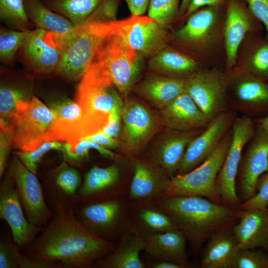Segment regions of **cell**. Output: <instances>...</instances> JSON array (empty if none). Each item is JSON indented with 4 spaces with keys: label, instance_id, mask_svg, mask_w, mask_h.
Segmentation results:
<instances>
[{
    "label": "cell",
    "instance_id": "1",
    "mask_svg": "<svg viewBox=\"0 0 268 268\" xmlns=\"http://www.w3.org/2000/svg\"><path fill=\"white\" fill-rule=\"evenodd\" d=\"M53 215L23 254L61 263L64 268H91L116 243L101 238L76 217L74 209L55 206Z\"/></svg>",
    "mask_w": 268,
    "mask_h": 268
},
{
    "label": "cell",
    "instance_id": "2",
    "mask_svg": "<svg viewBox=\"0 0 268 268\" xmlns=\"http://www.w3.org/2000/svg\"><path fill=\"white\" fill-rule=\"evenodd\" d=\"M153 201L195 245L221 230L233 227L243 212L199 196H163Z\"/></svg>",
    "mask_w": 268,
    "mask_h": 268
},
{
    "label": "cell",
    "instance_id": "3",
    "mask_svg": "<svg viewBox=\"0 0 268 268\" xmlns=\"http://www.w3.org/2000/svg\"><path fill=\"white\" fill-rule=\"evenodd\" d=\"M104 37L91 63L100 67L120 95L126 97L135 85L141 70L140 56L123 33L110 23L100 24Z\"/></svg>",
    "mask_w": 268,
    "mask_h": 268
},
{
    "label": "cell",
    "instance_id": "4",
    "mask_svg": "<svg viewBox=\"0 0 268 268\" xmlns=\"http://www.w3.org/2000/svg\"><path fill=\"white\" fill-rule=\"evenodd\" d=\"M56 116L49 106L33 96L19 102L6 124L12 147L27 151L37 148L48 138L56 121Z\"/></svg>",
    "mask_w": 268,
    "mask_h": 268
},
{
    "label": "cell",
    "instance_id": "5",
    "mask_svg": "<svg viewBox=\"0 0 268 268\" xmlns=\"http://www.w3.org/2000/svg\"><path fill=\"white\" fill-rule=\"evenodd\" d=\"M231 135V131L227 133L214 152L200 165L185 174L170 178L163 196H199L221 203L216 181L229 149Z\"/></svg>",
    "mask_w": 268,
    "mask_h": 268
},
{
    "label": "cell",
    "instance_id": "6",
    "mask_svg": "<svg viewBox=\"0 0 268 268\" xmlns=\"http://www.w3.org/2000/svg\"><path fill=\"white\" fill-rule=\"evenodd\" d=\"M118 91L103 70L91 63L80 79L74 101L85 116L102 130L113 109L124 103Z\"/></svg>",
    "mask_w": 268,
    "mask_h": 268
},
{
    "label": "cell",
    "instance_id": "7",
    "mask_svg": "<svg viewBox=\"0 0 268 268\" xmlns=\"http://www.w3.org/2000/svg\"><path fill=\"white\" fill-rule=\"evenodd\" d=\"M74 213L90 231L113 242L119 239L131 222L129 204L123 197L80 202L74 208Z\"/></svg>",
    "mask_w": 268,
    "mask_h": 268
},
{
    "label": "cell",
    "instance_id": "8",
    "mask_svg": "<svg viewBox=\"0 0 268 268\" xmlns=\"http://www.w3.org/2000/svg\"><path fill=\"white\" fill-rule=\"evenodd\" d=\"M66 36L40 28L31 30L18 52L28 72L39 76L57 74Z\"/></svg>",
    "mask_w": 268,
    "mask_h": 268
},
{
    "label": "cell",
    "instance_id": "9",
    "mask_svg": "<svg viewBox=\"0 0 268 268\" xmlns=\"http://www.w3.org/2000/svg\"><path fill=\"white\" fill-rule=\"evenodd\" d=\"M104 37L91 25L76 26L65 38L57 74L69 81L80 79Z\"/></svg>",
    "mask_w": 268,
    "mask_h": 268
},
{
    "label": "cell",
    "instance_id": "10",
    "mask_svg": "<svg viewBox=\"0 0 268 268\" xmlns=\"http://www.w3.org/2000/svg\"><path fill=\"white\" fill-rule=\"evenodd\" d=\"M231 133L230 146L217 177L216 187L223 204L238 208L241 203L236 180L243 150L255 134L254 123L247 117L237 118L233 121Z\"/></svg>",
    "mask_w": 268,
    "mask_h": 268
},
{
    "label": "cell",
    "instance_id": "11",
    "mask_svg": "<svg viewBox=\"0 0 268 268\" xmlns=\"http://www.w3.org/2000/svg\"><path fill=\"white\" fill-rule=\"evenodd\" d=\"M6 173L14 183L27 219L33 225L42 228L54 212L47 203L42 185L36 175L28 170L15 154L8 164Z\"/></svg>",
    "mask_w": 268,
    "mask_h": 268
},
{
    "label": "cell",
    "instance_id": "12",
    "mask_svg": "<svg viewBox=\"0 0 268 268\" xmlns=\"http://www.w3.org/2000/svg\"><path fill=\"white\" fill-rule=\"evenodd\" d=\"M0 217L9 226L13 241L20 251L30 245L42 228L27 219L14 183L7 173L0 185Z\"/></svg>",
    "mask_w": 268,
    "mask_h": 268
},
{
    "label": "cell",
    "instance_id": "13",
    "mask_svg": "<svg viewBox=\"0 0 268 268\" xmlns=\"http://www.w3.org/2000/svg\"><path fill=\"white\" fill-rule=\"evenodd\" d=\"M111 23L123 33L140 56L152 57L166 48L167 38L164 27L148 16L132 15Z\"/></svg>",
    "mask_w": 268,
    "mask_h": 268
},
{
    "label": "cell",
    "instance_id": "14",
    "mask_svg": "<svg viewBox=\"0 0 268 268\" xmlns=\"http://www.w3.org/2000/svg\"><path fill=\"white\" fill-rule=\"evenodd\" d=\"M122 120L120 136L124 148L129 154H134L156 131V119L144 105L135 99H129L124 103Z\"/></svg>",
    "mask_w": 268,
    "mask_h": 268
},
{
    "label": "cell",
    "instance_id": "15",
    "mask_svg": "<svg viewBox=\"0 0 268 268\" xmlns=\"http://www.w3.org/2000/svg\"><path fill=\"white\" fill-rule=\"evenodd\" d=\"M234 121L233 114L224 112L188 144L177 174H185L207 159L216 150Z\"/></svg>",
    "mask_w": 268,
    "mask_h": 268
},
{
    "label": "cell",
    "instance_id": "16",
    "mask_svg": "<svg viewBox=\"0 0 268 268\" xmlns=\"http://www.w3.org/2000/svg\"><path fill=\"white\" fill-rule=\"evenodd\" d=\"M122 171L116 163L92 166L84 175L78 195L80 202L88 203L122 198L129 189L123 184Z\"/></svg>",
    "mask_w": 268,
    "mask_h": 268
},
{
    "label": "cell",
    "instance_id": "17",
    "mask_svg": "<svg viewBox=\"0 0 268 268\" xmlns=\"http://www.w3.org/2000/svg\"><path fill=\"white\" fill-rule=\"evenodd\" d=\"M83 179L80 171L65 160L49 173L42 187L52 210L57 206L74 209L79 204Z\"/></svg>",
    "mask_w": 268,
    "mask_h": 268
},
{
    "label": "cell",
    "instance_id": "18",
    "mask_svg": "<svg viewBox=\"0 0 268 268\" xmlns=\"http://www.w3.org/2000/svg\"><path fill=\"white\" fill-rule=\"evenodd\" d=\"M239 193L246 201L257 192L260 177L268 171V133L259 127L241 162Z\"/></svg>",
    "mask_w": 268,
    "mask_h": 268
},
{
    "label": "cell",
    "instance_id": "19",
    "mask_svg": "<svg viewBox=\"0 0 268 268\" xmlns=\"http://www.w3.org/2000/svg\"><path fill=\"white\" fill-rule=\"evenodd\" d=\"M185 91L211 121L224 112L222 80L216 73L201 72L185 79Z\"/></svg>",
    "mask_w": 268,
    "mask_h": 268
},
{
    "label": "cell",
    "instance_id": "20",
    "mask_svg": "<svg viewBox=\"0 0 268 268\" xmlns=\"http://www.w3.org/2000/svg\"><path fill=\"white\" fill-rule=\"evenodd\" d=\"M131 163L133 176L129 199L134 202L153 201L163 197L170 178L149 160L134 158Z\"/></svg>",
    "mask_w": 268,
    "mask_h": 268
},
{
    "label": "cell",
    "instance_id": "21",
    "mask_svg": "<svg viewBox=\"0 0 268 268\" xmlns=\"http://www.w3.org/2000/svg\"><path fill=\"white\" fill-rule=\"evenodd\" d=\"M145 235L131 221L113 251L95 264L99 268H144L140 258L144 251Z\"/></svg>",
    "mask_w": 268,
    "mask_h": 268
},
{
    "label": "cell",
    "instance_id": "22",
    "mask_svg": "<svg viewBox=\"0 0 268 268\" xmlns=\"http://www.w3.org/2000/svg\"><path fill=\"white\" fill-rule=\"evenodd\" d=\"M163 123L170 130H203L210 121L185 92L160 110Z\"/></svg>",
    "mask_w": 268,
    "mask_h": 268
},
{
    "label": "cell",
    "instance_id": "23",
    "mask_svg": "<svg viewBox=\"0 0 268 268\" xmlns=\"http://www.w3.org/2000/svg\"><path fill=\"white\" fill-rule=\"evenodd\" d=\"M171 131L152 151L148 159L169 178L177 174L188 144L202 131Z\"/></svg>",
    "mask_w": 268,
    "mask_h": 268
},
{
    "label": "cell",
    "instance_id": "24",
    "mask_svg": "<svg viewBox=\"0 0 268 268\" xmlns=\"http://www.w3.org/2000/svg\"><path fill=\"white\" fill-rule=\"evenodd\" d=\"M32 74L1 68L0 86V126L6 124L19 102L33 95Z\"/></svg>",
    "mask_w": 268,
    "mask_h": 268
},
{
    "label": "cell",
    "instance_id": "25",
    "mask_svg": "<svg viewBox=\"0 0 268 268\" xmlns=\"http://www.w3.org/2000/svg\"><path fill=\"white\" fill-rule=\"evenodd\" d=\"M242 210L232 227L239 249H268V208Z\"/></svg>",
    "mask_w": 268,
    "mask_h": 268
},
{
    "label": "cell",
    "instance_id": "26",
    "mask_svg": "<svg viewBox=\"0 0 268 268\" xmlns=\"http://www.w3.org/2000/svg\"><path fill=\"white\" fill-rule=\"evenodd\" d=\"M186 238L178 229L148 234L145 235L144 251L159 261L171 262L187 268L189 264Z\"/></svg>",
    "mask_w": 268,
    "mask_h": 268
},
{
    "label": "cell",
    "instance_id": "27",
    "mask_svg": "<svg viewBox=\"0 0 268 268\" xmlns=\"http://www.w3.org/2000/svg\"><path fill=\"white\" fill-rule=\"evenodd\" d=\"M135 92L161 110L185 91V79L149 74L137 84Z\"/></svg>",
    "mask_w": 268,
    "mask_h": 268
},
{
    "label": "cell",
    "instance_id": "28",
    "mask_svg": "<svg viewBox=\"0 0 268 268\" xmlns=\"http://www.w3.org/2000/svg\"><path fill=\"white\" fill-rule=\"evenodd\" d=\"M252 20L238 0H229L224 27V42L227 66H234L237 52L246 34L252 27Z\"/></svg>",
    "mask_w": 268,
    "mask_h": 268
},
{
    "label": "cell",
    "instance_id": "29",
    "mask_svg": "<svg viewBox=\"0 0 268 268\" xmlns=\"http://www.w3.org/2000/svg\"><path fill=\"white\" fill-rule=\"evenodd\" d=\"M239 250L232 227L221 230L209 238L201 266L203 268H233Z\"/></svg>",
    "mask_w": 268,
    "mask_h": 268
},
{
    "label": "cell",
    "instance_id": "30",
    "mask_svg": "<svg viewBox=\"0 0 268 268\" xmlns=\"http://www.w3.org/2000/svg\"><path fill=\"white\" fill-rule=\"evenodd\" d=\"M129 206L131 221L145 235L178 229L173 219L153 201L131 202Z\"/></svg>",
    "mask_w": 268,
    "mask_h": 268
},
{
    "label": "cell",
    "instance_id": "31",
    "mask_svg": "<svg viewBox=\"0 0 268 268\" xmlns=\"http://www.w3.org/2000/svg\"><path fill=\"white\" fill-rule=\"evenodd\" d=\"M24 1L29 19L36 28L67 35L75 28L70 20L50 9L42 0Z\"/></svg>",
    "mask_w": 268,
    "mask_h": 268
},
{
    "label": "cell",
    "instance_id": "32",
    "mask_svg": "<svg viewBox=\"0 0 268 268\" xmlns=\"http://www.w3.org/2000/svg\"><path fill=\"white\" fill-rule=\"evenodd\" d=\"M216 7L207 6L191 14L186 24L175 33V39L189 44L202 43L214 27L216 19Z\"/></svg>",
    "mask_w": 268,
    "mask_h": 268
},
{
    "label": "cell",
    "instance_id": "33",
    "mask_svg": "<svg viewBox=\"0 0 268 268\" xmlns=\"http://www.w3.org/2000/svg\"><path fill=\"white\" fill-rule=\"evenodd\" d=\"M148 65L156 72L177 78L190 73L197 66L191 58L166 48L151 57Z\"/></svg>",
    "mask_w": 268,
    "mask_h": 268
},
{
    "label": "cell",
    "instance_id": "34",
    "mask_svg": "<svg viewBox=\"0 0 268 268\" xmlns=\"http://www.w3.org/2000/svg\"><path fill=\"white\" fill-rule=\"evenodd\" d=\"M102 0H42L51 10L70 20L76 26L82 25Z\"/></svg>",
    "mask_w": 268,
    "mask_h": 268
},
{
    "label": "cell",
    "instance_id": "35",
    "mask_svg": "<svg viewBox=\"0 0 268 268\" xmlns=\"http://www.w3.org/2000/svg\"><path fill=\"white\" fill-rule=\"evenodd\" d=\"M263 78L247 79L241 81L236 89L239 100L261 111L268 110V83Z\"/></svg>",
    "mask_w": 268,
    "mask_h": 268
},
{
    "label": "cell",
    "instance_id": "36",
    "mask_svg": "<svg viewBox=\"0 0 268 268\" xmlns=\"http://www.w3.org/2000/svg\"><path fill=\"white\" fill-rule=\"evenodd\" d=\"M0 19L9 29L25 31L32 29L24 0H0Z\"/></svg>",
    "mask_w": 268,
    "mask_h": 268
},
{
    "label": "cell",
    "instance_id": "37",
    "mask_svg": "<svg viewBox=\"0 0 268 268\" xmlns=\"http://www.w3.org/2000/svg\"><path fill=\"white\" fill-rule=\"evenodd\" d=\"M30 30L21 31L11 29L3 26L0 27V63L9 67H13L16 55Z\"/></svg>",
    "mask_w": 268,
    "mask_h": 268
},
{
    "label": "cell",
    "instance_id": "38",
    "mask_svg": "<svg viewBox=\"0 0 268 268\" xmlns=\"http://www.w3.org/2000/svg\"><path fill=\"white\" fill-rule=\"evenodd\" d=\"M91 149L96 150L106 158L114 159L116 157V153L109 149L86 139L79 141L72 148H70L69 144L64 141L62 153L65 161L71 165H78L83 163L88 158Z\"/></svg>",
    "mask_w": 268,
    "mask_h": 268
},
{
    "label": "cell",
    "instance_id": "39",
    "mask_svg": "<svg viewBox=\"0 0 268 268\" xmlns=\"http://www.w3.org/2000/svg\"><path fill=\"white\" fill-rule=\"evenodd\" d=\"M180 0H150L148 16L165 27L179 14Z\"/></svg>",
    "mask_w": 268,
    "mask_h": 268
},
{
    "label": "cell",
    "instance_id": "40",
    "mask_svg": "<svg viewBox=\"0 0 268 268\" xmlns=\"http://www.w3.org/2000/svg\"><path fill=\"white\" fill-rule=\"evenodd\" d=\"M63 142L59 140L44 141L35 150L27 151L18 150L13 153L28 170L37 175L38 164L44 155L52 150L62 152Z\"/></svg>",
    "mask_w": 268,
    "mask_h": 268
},
{
    "label": "cell",
    "instance_id": "41",
    "mask_svg": "<svg viewBox=\"0 0 268 268\" xmlns=\"http://www.w3.org/2000/svg\"><path fill=\"white\" fill-rule=\"evenodd\" d=\"M233 268H268V256L256 249L240 250Z\"/></svg>",
    "mask_w": 268,
    "mask_h": 268
},
{
    "label": "cell",
    "instance_id": "42",
    "mask_svg": "<svg viewBox=\"0 0 268 268\" xmlns=\"http://www.w3.org/2000/svg\"><path fill=\"white\" fill-rule=\"evenodd\" d=\"M120 1V0H102L88 17L84 24L107 23L117 20Z\"/></svg>",
    "mask_w": 268,
    "mask_h": 268
},
{
    "label": "cell",
    "instance_id": "43",
    "mask_svg": "<svg viewBox=\"0 0 268 268\" xmlns=\"http://www.w3.org/2000/svg\"><path fill=\"white\" fill-rule=\"evenodd\" d=\"M10 236L0 240V268H18L21 253Z\"/></svg>",
    "mask_w": 268,
    "mask_h": 268
},
{
    "label": "cell",
    "instance_id": "44",
    "mask_svg": "<svg viewBox=\"0 0 268 268\" xmlns=\"http://www.w3.org/2000/svg\"><path fill=\"white\" fill-rule=\"evenodd\" d=\"M267 208H268V171L260 177L257 183V192L255 195L241 203L238 207L241 209Z\"/></svg>",
    "mask_w": 268,
    "mask_h": 268
},
{
    "label": "cell",
    "instance_id": "45",
    "mask_svg": "<svg viewBox=\"0 0 268 268\" xmlns=\"http://www.w3.org/2000/svg\"><path fill=\"white\" fill-rule=\"evenodd\" d=\"M251 64L256 75L262 78L268 76V39L260 43L255 48L251 57Z\"/></svg>",
    "mask_w": 268,
    "mask_h": 268
},
{
    "label": "cell",
    "instance_id": "46",
    "mask_svg": "<svg viewBox=\"0 0 268 268\" xmlns=\"http://www.w3.org/2000/svg\"><path fill=\"white\" fill-rule=\"evenodd\" d=\"M124 103L116 105L109 114L108 121L102 131L116 138L120 136L122 129V113Z\"/></svg>",
    "mask_w": 268,
    "mask_h": 268
},
{
    "label": "cell",
    "instance_id": "47",
    "mask_svg": "<svg viewBox=\"0 0 268 268\" xmlns=\"http://www.w3.org/2000/svg\"><path fill=\"white\" fill-rule=\"evenodd\" d=\"M252 15L264 25L268 39V0H245Z\"/></svg>",
    "mask_w": 268,
    "mask_h": 268
},
{
    "label": "cell",
    "instance_id": "48",
    "mask_svg": "<svg viewBox=\"0 0 268 268\" xmlns=\"http://www.w3.org/2000/svg\"><path fill=\"white\" fill-rule=\"evenodd\" d=\"M18 268H64L58 262L28 257L21 253Z\"/></svg>",
    "mask_w": 268,
    "mask_h": 268
},
{
    "label": "cell",
    "instance_id": "49",
    "mask_svg": "<svg viewBox=\"0 0 268 268\" xmlns=\"http://www.w3.org/2000/svg\"><path fill=\"white\" fill-rule=\"evenodd\" d=\"M12 147L8 131L0 128V177H2L7 165L11 148Z\"/></svg>",
    "mask_w": 268,
    "mask_h": 268
},
{
    "label": "cell",
    "instance_id": "50",
    "mask_svg": "<svg viewBox=\"0 0 268 268\" xmlns=\"http://www.w3.org/2000/svg\"><path fill=\"white\" fill-rule=\"evenodd\" d=\"M82 139L89 140L108 149H115L120 147L121 142L118 138L113 137L102 130L97 133L83 138Z\"/></svg>",
    "mask_w": 268,
    "mask_h": 268
},
{
    "label": "cell",
    "instance_id": "51",
    "mask_svg": "<svg viewBox=\"0 0 268 268\" xmlns=\"http://www.w3.org/2000/svg\"><path fill=\"white\" fill-rule=\"evenodd\" d=\"M225 1V0H192L184 16H190L204 6L217 7Z\"/></svg>",
    "mask_w": 268,
    "mask_h": 268
},
{
    "label": "cell",
    "instance_id": "52",
    "mask_svg": "<svg viewBox=\"0 0 268 268\" xmlns=\"http://www.w3.org/2000/svg\"><path fill=\"white\" fill-rule=\"evenodd\" d=\"M127 3L132 15L143 14L148 8L150 0H124Z\"/></svg>",
    "mask_w": 268,
    "mask_h": 268
},
{
    "label": "cell",
    "instance_id": "53",
    "mask_svg": "<svg viewBox=\"0 0 268 268\" xmlns=\"http://www.w3.org/2000/svg\"><path fill=\"white\" fill-rule=\"evenodd\" d=\"M152 268H184L182 266L171 262L159 261L151 265Z\"/></svg>",
    "mask_w": 268,
    "mask_h": 268
},
{
    "label": "cell",
    "instance_id": "54",
    "mask_svg": "<svg viewBox=\"0 0 268 268\" xmlns=\"http://www.w3.org/2000/svg\"><path fill=\"white\" fill-rule=\"evenodd\" d=\"M192 0H181L179 14L182 16L185 14Z\"/></svg>",
    "mask_w": 268,
    "mask_h": 268
},
{
    "label": "cell",
    "instance_id": "55",
    "mask_svg": "<svg viewBox=\"0 0 268 268\" xmlns=\"http://www.w3.org/2000/svg\"><path fill=\"white\" fill-rule=\"evenodd\" d=\"M259 127L268 133V115L259 119L258 120Z\"/></svg>",
    "mask_w": 268,
    "mask_h": 268
},
{
    "label": "cell",
    "instance_id": "56",
    "mask_svg": "<svg viewBox=\"0 0 268 268\" xmlns=\"http://www.w3.org/2000/svg\"><path fill=\"white\" fill-rule=\"evenodd\" d=\"M267 80H268V77H267Z\"/></svg>",
    "mask_w": 268,
    "mask_h": 268
}]
</instances>
